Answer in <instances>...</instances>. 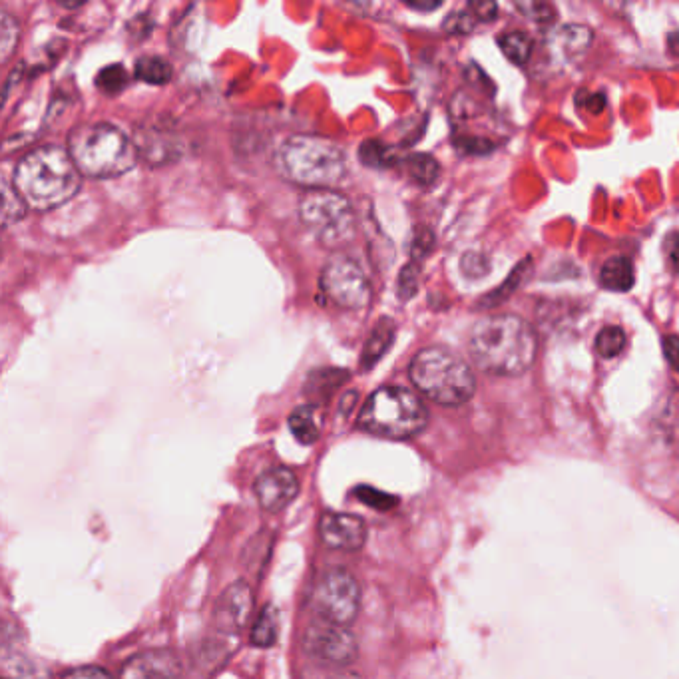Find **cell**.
<instances>
[{
	"instance_id": "obj_1",
	"label": "cell",
	"mask_w": 679,
	"mask_h": 679,
	"mask_svg": "<svg viewBox=\"0 0 679 679\" xmlns=\"http://www.w3.org/2000/svg\"><path fill=\"white\" fill-rule=\"evenodd\" d=\"M468 349L474 365L484 373L518 377L534 365L538 335L534 327L518 315H488L474 323Z\"/></svg>"
},
{
	"instance_id": "obj_2",
	"label": "cell",
	"mask_w": 679,
	"mask_h": 679,
	"mask_svg": "<svg viewBox=\"0 0 679 679\" xmlns=\"http://www.w3.org/2000/svg\"><path fill=\"white\" fill-rule=\"evenodd\" d=\"M12 186L28 210L48 212L70 202L78 194L82 174L66 146L48 144L34 148L18 160Z\"/></svg>"
},
{
	"instance_id": "obj_3",
	"label": "cell",
	"mask_w": 679,
	"mask_h": 679,
	"mask_svg": "<svg viewBox=\"0 0 679 679\" xmlns=\"http://www.w3.org/2000/svg\"><path fill=\"white\" fill-rule=\"evenodd\" d=\"M275 168L287 182L309 190H333L349 172L337 142L309 134L287 138L275 152Z\"/></svg>"
},
{
	"instance_id": "obj_4",
	"label": "cell",
	"mask_w": 679,
	"mask_h": 679,
	"mask_svg": "<svg viewBox=\"0 0 679 679\" xmlns=\"http://www.w3.org/2000/svg\"><path fill=\"white\" fill-rule=\"evenodd\" d=\"M66 148L78 172L96 180L118 178L130 172L140 158L136 144L120 128L106 122L72 128Z\"/></svg>"
},
{
	"instance_id": "obj_5",
	"label": "cell",
	"mask_w": 679,
	"mask_h": 679,
	"mask_svg": "<svg viewBox=\"0 0 679 679\" xmlns=\"http://www.w3.org/2000/svg\"><path fill=\"white\" fill-rule=\"evenodd\" d=\"M409 377L427 399L443 407H460L476 393V379L470 365L445 347L419 351L411 361Z\"/></svg>"
},
{
	"instance_id": "obj_6",
	"label": "cell",
	"mask_w": 679,
	"mask_h": 679,
	"mask_svg": "<svg viewBox=\"0 0 679 679\" xmlns=\"http://www.w3.org/2000/svg\"><path fill=\"white\" fill-rule=\"evenodd\" d=\"M429 425L425 403L409 389L381 387L365 403L359 427L375 437L405 441L423 433Z\"/></svg>"
},
{
	"instance_id": "obj_7",
	"label": "cell",
	"mask_w": 679,
	"mask_h": 679,
	"mask_svg": "<svg viewBox=\"0 0 679 679\" xmlns=\"http://www.w3.org/2000/svg\"><path fill=\"white\" fill-rule=\"evenodd\" d=\"M299 222L325 247L337 249L355 235L351 202L335 190H309L299 200Z\"/></svg>"
},
{
	"instance_id": "obj_8",
	"label": "cell",
	"mask_w": 679,
	"mask_h": 679,
	"mask_svg": "<svg viewBox=\"0 0 679 679\" xmlns=\"http://www.w3.org/2000/svg\"><path fill=\"white\" fill-rule=\"evenodd\" d=\"M311 606L319 620L347 626L361 608V586L345 568H331L321 574L311 594Z\"/></svg>"
},
{
	"instance_id": "obj_9",
	"label": "cell",
	"mask_w": 679,
	"mask_h": 679,
	"mask_svg": "<svg viewBox=\"0 0 679 679\" xmlns=\"http://www.w3.org/2000/svg\"><path fill=\"white\" fill-rule=\"evenodd\" d=\"M323 295L341 309H363L371 301V283L363 267L349 255H333L319 277Z\"/></svg>"
},
{
	"instance_id": "obj_10",
	"label": "cell",
	"mask_w": 679,
	"mask_h": 679,
	"mask_svg": "<svg viewBox=\"0 0 679 679\" xmlns=\"http://www.w3.org/2000/svg\"><path fill=\"white\" fill-rule=\"evenodd\" d=\"M303 652L329 666H349L359 654L357 638L339 624L317 620L303 634Z\"/></svg>"
},
{
	"instance_id": "obj_11",
	"label": "cell",
	"mask_w": 679,
	"mask_h": 679,
	"mask_svg": "<svg viewBox=\"0 0 679 679\" xmlns=\"http://www.w3.org/2000/svg\"><path fill=\"white\" fill-rule=\"evenodd\" d=\"M253 490L263 510L281 512L299 494V478L289 468L283 466L269 468L257 476Z\"/></svg>"
},
{
	"instance_id": "obj_12",
	"label": "cell",
	"mask_w": 679,
	"mask_h": 679,
	"mask_svg": "<svg viewBox=\"0 0 679 679\" xmlns=\"http://www.w3.org/2000/svg\"><path fill=\"white\" fill-rule=\"evenodd\" d=\"M319 534L329 548L343 552H357L367 542L365 522L347 512H327L319 522Z\"/></svg>"
},
{
	"instance_id": "obj_13",
	"label": "cell",
	"mask_w": 679,
	"mask_h": 679,
	"mask_svg": "<svg viewBox=\"0 0 679 679\" xmlns=\"http://www.w3.org/2000/svg\"><path fill=\"white\" fill-rule=\"evenodd\" d=\"M251 610H253L251 588L245 582L231 584L216 604V610H214L216 628L231 636L241 632L251 616Z\"/></svg>"
},
{
	"instance_id": "obj_14",
	"label": "cell",
	"mask_w": 679,
	"mask_h": 679,
	"mask_svg": "<svg viewBox=\"0 0 679 679\" xmlns=\"http://www.w3.org/2000/svg\"><path fill=\"white\" fill-rule=\"evenodd\" d=\"M182 666L168 650H152L134 656L122 668V679H180Z\"/></svg>"
},
{
	"instance_id": "obj_15",
	"label": "cell",
	"mask_w": 679,
	"mask_h": 679,
	"mask_svg": "<svg viewBox=\"0 0 679 679\" xmlns=\"http://www.w3.org/2000/svg\"><path fill=\"white\" fill-rule=\"evenodd\" d=\"M636 283L634 261L626 255H616L608 259L600 269V285L614 293H626Z\"/></svg>"
},
{
	"instance_id": "obj_16",
	"label": "cell",
	"mask_w": 679,
	"mask_h": 679,
	"mask_svg": "<svg viewBox=\"0 0 679 679\" xmlns=\"http://www.w3.org/2000/svg\"><path fill=\"white\" fill-rule=\"evenodd\" d=\"M592 38H594V34L588 26L566 24V26L556 30L554 46L560 50V54L566 60H574L588 50V46L592 44Z\"/></svg>"
},
{
	"instance_id": "obj_17",
	"label": "cell",
	"mask_w": 679,
	"mask_h": 679,
	"mask_svg": "<svg viewBox=\"0 0 679 679\" xmlns=\"http://www.w3.org/2000/svg\"><path fill=\"white\" fill-rule=\"evenodd\" d=\"M289 429L301 445L309 447V445L317 443V439L321 435V423H319L317 407L301 405V407L293 409V413L289 415Z\"/></svg>"
},
{
	"instance_id": "obj_18",
	"label": "cell",
	"mask_w": 679,
	"mask_h": 679,
	"mask_svg": "<svg viewBox=\"0 0 679 679\" xmlns=\"http://www.w3.org/2000/svg\"><path fill=\"white\" fill-rule=\"evenodd\" d=\"M395 339V325L389 319H381L375 329L371 331L365 349H363V357H361V365L363 369H371L385 353L387 349L393 345Z\"/></svg>"
},
{
	"instance_id": "obj_19",
	"label": "cell",
	"mask_w": 679,
	"mask_h": 679,
	"mask_svg": "<svg viewBox=\"0 0 679 679\" xmlns=\"http://www.w3.org/2000/svg\"><path fill=\"white\" fill-rule=\"evenodd\" d=\"M277 636H279V614L275 606L267 604L253 624L251 644L257 648H271L277 642Z\"/></svg>"
},
{
	"instance_id": "obj_20",
	"label": "cell",
	"mask_w": 679,
	"mask_h": 679,
	"mask_svg": "<svg viewBox=\"0 0 679 679\" xmlns=\"http://www.w3.org/2000/svg\"><path fill=\"white\" fill-rule=\"evenodd\" d=\"M498 44L504 56L516 66H524L532 56V40L524 32H518V30L506 32L498 38Z\"/></svg>"
},
{
	"instance_id": "obj_21",
	"label": "cell",
	"mask_w": 679,
	"mask_h": 679,
	"mask_svg": "<svg viewBox=\"0 0 679 679\" xmlns=\"http://www.w3.org/2000/svg\"><path fill=\"white\" fill-rule=\"evenodd\" d=\"M136 76L148 84H168L172 80V66L160 56H144L136 62Z\"/></svg>"
},
{
	"instance_id": "obj_22",
	"label": "cell",
	"mask_w": 679,
	"mask_h": 679,
	"mask_svg": "<svg viewBox=\"0 0 679 679\" xmlns=\"http://www.w3.org/2000/svg\"><path fill=\"white\" fill-rule=\"evenodd\" d=\"M628 345V337H626V331L618 325H608L604 327L598 335H596V341H594V347L598 351L600 357L604 359H614L618 357Z\"/></svg>"
},
{
	"instance_id": "obj_23",
	"label": "cell",
	"mask_w": 679,
	"mask_h": 679,
	"mask_svg": "<svg viewBox=\"0 0 679 679\" xmlns=\"http://www.w3.org/2000/svg\"><path fill=\"white\" fill-rule=\"evenodd\" d=\"M528 267H530V257H526L520 265H516L514 269H512V273L508 275V279L504 281V285H500L496 291H492L490 295H484L482 299H480V307H496V305H500L504 299H508L518 287H520V283L524 281V277H526V273H528Z\"/></svg>"
},
{
	"instance_id": "obj_24",
	"label": "cell",
	"mask_w": 679,
	"mask_h": 679,
	"mask_svg": "<svg viewBox=\"0 0 679 679\" xmlns=\"http://www.w3.org/2000/svg\"><path fill=\"white\" fill-rule=\"evenodd\" d=\"M405 166H407V174L411 176V180H415L419 186L435 184L441 172V166L437 164V160L427 154H415L407 158Z\"/></svg>"
},
{
	"instance_id": "obj_25",
	"label": "cell",
	"mask_w": 679,
	"mask_h": 679,
	"mask_svg": "<svg viewBox=\"0 0 679 679\" xmlns=\"http://www.w3.org/2000/svg\"><path fill=\"white\" fill-rule=\"evenodd\" d=\"M28 212V206L18 196L14 186L4 182L2 186V226L8 227L20 222Z\"/></svg>"
},
{
	"instance_id": "obj_26",
	"label": "cell",
	"mask_w": 679,
	"mask_h": 679,
	"mask_svg": "<svg viewBox=\"0 0 679 679\" xmlns=\"http://www.w3.org/2000/svg\"><path fill=\"white\" fill-rule=\"evenodd\" d=\"M18 36H20V32H18L16 20L8 12H2V16H0V62L10 60V56L16 50Z\"/></svg>"
},
{
	"instance_id": "obj_27",
	"label": "cell",
	"mask_w": 679,
	"mask_h": 679,
	"mask_svg": "<svg viewBox=\"0 0 679 679\" xmlns=\"http://www.w3.org/2000/svg\"><path fill=\"white\" fill-rule=\"evenodd\" d=\"M96 84H98V88H100L104 94H112V96H114V94H118V92H122V90L126 88V84H128V72H126L124 66L112 64V66L104 68V70L98 74Z\"/></svg>"
},
{
	"instance_id": "obj_28",
	"label": "cell",
	"mask_w": 679,
	"mask_h": 679,
	"mask_svg": "<svg viewBox=\"0 0 679 679\" xmlns=\"http://www.w3.org/2000/svg\"><path fill=\"white\" fill-rule=\"evenodd\" d=\"M359 158L365 166H371V168H387L393 160L389 154V148L379 142H363L359 150Z\"/></svg>"
},
{
	"instance_id": "obj_29",
	"label": "cell",
	"mask_w": 679,
	"mask_h": 679,
	"mask_svg": "<svg viewBox=\"0 0 679 679\" xmlns=\"http://www.w3.org/2000/svg\"><path fill=\"white\" fill-rule=\"evenodd\" d=\"M460 269L466 277L470 279H478V277H484L490 269V263H488V257L482 255V253H466L462 259H460Z\"/></svg>"
},
{
	"instance_id": "obj_30",
	"label": "cell",
	"mask_w": 679,
	"mask_h": 679,
	"mask_svg": "<svg viewBox=\"0 0 679 679\" xmlns=\"http://www.w3.org/2000/svg\"><path fill=\"white\" fill-rule=\"evenodd\" d=\"M516 8L530 20H536L540 24L552 22L556 16V8L546 2H528V4H516Z\"/></svg>"
},
{
	"instance_id": "obj_31",
	"label": "cell",
	"mask_w": 679,
	"mask_h": 679,
	"mask_svg": "<svg viewBox=\"0 0 679 679\" xmlns=\"http://www.w3.org/2000/svg\"><path fill=\"white\" fill-rule=\"evenodd\" d=\"M474 22L476 18L470 10H460L449 14V18L445 20V30H449L451 34H468L474 28Z\"/></svg>"
},
{
	"instance_id": "obj_32",
	"label": "cell",
	"mask_w": 679,
	"mask_h": 679,
	"mask_svg": "<svg viewBox=\"0 0 679 679\" xmlns=\"http://www.w3.org/2000/svg\"><path fill=\"white\" fill-rule=\"evenodd\" d=\"M417 267L413 269V265H407L399 277V295L403 299H411L417 293Z\"/></svg>"
},
{
	"instance_id": "obj_33",
	"label": "cell",
	"mask_w": 679,
	"mask_h": 679,
	"mask_svg": "<svg viewBox=\"0 0 679 679\" xmlns=\"http://www.w3.org/2000/svg\"><path fill=\"white\" fill-rule=\"evenodd\" d=\"M664 253H666V263L672 273H679V233H670L664 241Z\"/></svg>"
},
{
	"instance_id": "obj_34",
	"label": "cell",
	"mask_w": 679,
	"mask_h": 679,
	"mask_svg": "<svg viewBox=\"0 0 679 679\" xmlns=\"http://www.w3.org/2000/svg\"><path fill=\"white\" fill-rule=\"evenodd\" d=\"M62 679H114L104 668L98 666H82L66 672Z\"/></svg>"
},
{
	"instance_id": "obj_35",
	"label": "cell",
	"mask_w": 679,
	"mask_h": 679,
	"mask_svg": "<svg viewBox=\"0 0 679 679\" xmlns=\"http://www.w3.org/2000/svg\"><path fill=\"white\" fill-rule=\"evenodd\" d=\"M355 494H357L365 504L375 506V508H379V502H377V500H383V502L389 504V506H393V504L397 502L395 498H391V496H387V494H383V492H377V490L371 488V486H361Z\"/></svg>"
},
{
	"instance_id": "obj_36",
	"label": "cell",
	"mask_w": 679,
	"mask_h": 679,
	"mask_svg": "<svg viewBox=\"0 0 679 679\" xmlns=\"http://www.w3.org/2000/svg\"><path fill=\"white\" fill-rule=\"evenodd\" d=\"M468 10L472 12V16L476 18V20H494L496 18V10H498V6L494 4V2H472L470 6H468Z\"/></svg>"
},
{
	"instance_id": "obj_37",
	"label": "cell",
	"mask_w": 679,
	"mask_h": 679,
	"mask_svg": "<svg viewBox=\"0 0 679 679\" xmlns=\"http://www.w3.org/2000/svg\"><path fill=\"white\" fill-rule=\"evenodd\" d=\"M664 353L674 371L679 373V337L678 335H666L664 337Z\"/></svg>"
},
{
	"instance_id": "obj_38",
	"label": "cell",
	"mask_w": 679,
	"mask_h": 679,
	"mask_svg": "<svg viewBox=\"0 0 679 679\" xmlns=\"http://www.w3.org/2000/svg\"><path fill=\"white\" fill-rule=\"evenodd\" d=\"M407 6H409V8H415V10H425V12H429V10L439 8L441 2H407Z\"/></svg>"
},
{
	"instance_id": "obj_39",
	"label": "cell",
	"mask_w": 679,
	"mask_h": 679,
	"mask_svg": "<svg viewBox=\"0 0 679 679\" xmlns=\"http://www.w3.org/2000/svg\"><path fill=\"white\" fill-rule=\"evenodd\" d=\"M319 679H363L357 674H349V672H337V674H327V676H321Z\"/></svg>"
},
{
	"instance_id": "obj_40",
	"label": "cell",
	"mask_w": 679,
	"mask_h": 679,
	"mask_svg": "<svg viewBox=\"0 0 679 679\" xmlns=\"http://www.w3.org/2000/svg\"><path fill=\"white\" fill-rule=\"evenodd\" d=\"M672 50H674L676 54H679V34H674V36H672Z\"/></svg>"
}]
</instances>
